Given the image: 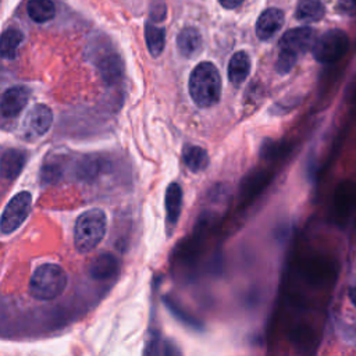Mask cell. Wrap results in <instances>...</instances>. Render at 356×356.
<instances>
[{
  "label": "cell",
  "mask_w": 356,
  "mask_h": 356,
  "mask_svg": "<svg viewBox=\"0 0 356 356\" xmlns=\"http://www.w3.org/2000/svg\"><path fill=\"white\" fill-rule=\"evenodd\" d=\"M182 159L185 165L192 171V172H200L206 170L209 165V154L207 152L196 145H188L184 147L182 152Z\"/></svg>",
  "instance_id": "cell-15"
},
{
  "label": "cell",
  "mask_w": 356,
  "mask_h": 356,
  "mask_svg": "<svg viewBox=\"0 0 356 356\" xmlns=\"http://www.w3.org/2000/svg\"><path fill=\"white\" fill-rule=\"evenodd\" d=\"M107 217L102 209H89L79 214L74 225V245L79 253L92 252L104 238Z\"/></svg>",
  "instance_id": "cell-2"
},
{
  "label": "cell",
  "mask_w": 356,
  "mask_h": 356,
  "mask_svg": "<svg viewBox=\"0 0 356 356\" xmlns=\"http://www.w3.org/2000/svg\"><path fill=\"white\" fill-rule=\"evenodd\" d=\"M250 72V57L246 51H236L228 63V79L234 85H241L246 81Z\"/></svg>",
  "instance_id": "cell-13"
},
{
  "label": "cell",
  "mask_w": 356,
  "mask_h": 356,
  "mask_svg": "<svg viewBox=\"0 0 356 356\" xmlns=\"http://www.w3.org/2000/svg\"><path fill=\"white\" fill-rule=\"evenodd\" d=\"M316 39V31L309 26L289 29L280 39V53L291 56L298 60L299 54H303L313 49Z\"/></svg>",
  "instance_id": "cell-6"
},
{
  "label": "cell",
  "mask_w": 356,
  "mask_h": 356,
  "mask_svg": "<svg viewBox=\"0 0 356 356\" xmlns=\"http://www.w3.org/2000/svg\"><path fill=\"white\" fill-rule=\"evenodd\" d=\"M349 299H350V302L356 306V285L349 289Z\"/></svg>",
  "instance_id": "cell-22"
},
{
  "label": "cell",
  "mask_w": 356,
  "mask_h": 356,
  "mask_svg": "<svg viewBox=\"0 0 356 356\" xmlns=\"http://www.w3.org/2000/svg\"><path fill=\"white\" fill-rule=\"evenodd\" d=\"M348 35L341 29H331L316 39L312 51L317 61L330 64L342 58L343 54L348 51Z\"/></svg>",
  "instance_id": "cell-4"
},
{
  "label": "cell",
  "mask_w": 356,
  "mask_h": 356,
  "mask_svg": "<svg viewBox=\"0 0 356 356\" xmlns=\"http://www.w3.org/2000/svg\"><path fill=\"white\" fill-rule=\"evenodd\" d=\"M26 152L8 147L3 150L0 160V174L4 179H15L26 163Z\"/></svg>",
  "instance_id": "cell-9"
},
{
  "label": "cell",
  "mask_w": 356,
  "mask_h": 356,
  "mask_svg": "<svg viewBox=\"0 0 356 356\" xmlns=\"http://www.w3.org/2000/svg\"><path fill=\"white\" fill-rule=\"evenodd\" d=\"M120 270V263L117 257L111 253H102L95 257L89 266V275L93 280L106 281L117 275Z\"/></svg>",
  "instance_id": "cell-11"
},
{
  "label": "cell",
  "mask_w": 356,
  "mask_h": 356,
  "mask_svg": "<svg viewBox=\"0 0 356 356\" xmlns=\"http://www.w3.org/2000/svg\"><path fill=\"white\" fill-rule=\"evenodd\" d=\"M324 13L321 0H299L295 15L303 22H317L324 17Z\"/></svg>",
  "instance_id": "cell-16"
},
{
  "label": "cell",
  "mask_w": 356,
  "mask_h": 356,
  "mask_svg": "<svg viewBox=\"0 0 356 356\" xmlns=\"http://www.w3.org/2000/svg\"><path fill=\"white\" fill-rule=\"evenodd\" d=\"M220 1V4L222 6V7H225V8H235V7H238L243 0H218Z\"/></svg>",
  "instance_id": "cell-21"
},
{
  "label": "cell",
  "mask_w": 356,
  "mask_h": 356,
  "mask_svg": "<svg viewBox=\"0 0 356 356\" xmlns=\"http://www.w3.org/2000/svg\"><path fill=\"white\" fill-rule=\"evenodd\" d=\"M32 207V195L28 191L18 192L14 195L6 204L1 218H0V231L3 235L13 234L17 231L28 218Z\"/></svg>",
  "instance_id": "cell-5"
},
{
  "label": "cell",
  "mask_w": 356,
  "mask_h": 356,
  "mask_svg": "<svg viewBox=\"0 0 356 356\" xmlns=\"http://www.w3.org/2000/svg\"><path fill=\"white\" fill-rule=\"evenodd\" d=\"M31 92L26 86H13L3 92L0 111L3 118H15L26 107Z\"/></svg>",
  "instance_id": "cell-8"
},
{
  "label": "cell",
  "mask_w": 356,
  "mask_h": 356,
  "mask_svg": "<svg viewBox=\"0 0 356 356\" xmlns=\"http://www.w3.org/2000/svg\"><path fill=\"white\" fill-rule=\"evenodd\" d=\"M68 278L63 267L53 263H44L36 267L29 280V293L38 300H53L58 298Z\"/></svg>",
  "instance_id": "cell-3"
},
{
  "label": "cell",
  "mask_w": 356,
  "mask_h": 356,
  "mask_svg": "<svg viewBox=\"0 0 356 356\" xmlns=\"http://www.w3.org/2000/svg\"><path fill=\"white\" fill-rule=\"evenodd\" d=\"M26 11L35 22H46L54 17L56 7L51 0H28Z\"/></svg>",
  "instance_id": "cell-17"
},
{
  "label": "cell",
  "mask_w": 356,
  "mask_h": 356,
  "mask_svg": "<svg viewBox=\"0 0 356 356\" xmlns=\"http://www.w3.org/2000/svg\"><path fill=\"white\" fill-rule=\"evenodd\" d=\"M177 46L184 57H195L202 49V36L195 28H184L177 38Z\"/></svg>",
  "instance_id": "cell-14"
},
{
  "label": "cell",
  "mask_w": 356,
  "mask_h": 356,
  "mask_svg": "<svg viewBox=\"0 0 356 356\" xmlns=\"http://www.w3.org/2000/svg\"><path fill=\"white\" fill-rule=\"evenodd\" d=\"M22 39H24L22 32L18 31L17 28L6 29L1 35V44H0L3 58H14Z\"/></svg>",
  "instance_id": "cell-19"
},
{
  "label": "cell",
  "mask_w": 356,
  "mask_h": 356,
  "mask_svg": "<svg viewBox=\"0 0 356 356\" xmlns=\"http://www.w3.org/2000/svg\"><path fill=\"white\" fill-rule=\"evenodd\" d=\"M145 38H146L149 51L152 53V56L157 57L164 49V42H165L164 29L152 22H147L145 26Z\"/></svg>",
  "instance_id": "cell-18"
},
{
  "label": "cell",
  "mask_w": 356,
  "mask_h": 356,
  "mask_svg": "<svg viewBox=\"0 0 356 356\" xmlns=\"http://www.w3.org/2000/svg\"><path fill=\"white\" fill-rule=\"evenodd\" d=\"M182 209V188L178 182H171L165 189V220L168 225H175Z\"/></svg>",
  "instance_id": "cell-12"
},
{
  "label": "cell",
  "mask_w": 356,
  "mask_h": 356,
  "mask_svg": "<svg viewBox=\"0 0 356 356\" xmlns=\"http://www.w3.org/2000/svg\"><path fill=\"white\" fill-rule=\"evenodd\" d=\"M53 113L46 104H35L26 113L22 121V135L26 139H36L43 136L51 127Z\"/></svg>",
  "instance_id": "cell-7"
},
{
  "label": "cell",
  "mask_w": 356,
  "mask_h": 356,
  "mask_svg": "<svg viewBox=\"0 0 356 356\" xmlns=\"http://www.w3.org/2000/svg\"><path fill=\"white\" fill-rule=\"evenodd\" d=\"M189 95L197 107L207 108L218 103L221 97V76L213 63H199L191 72Z\"/></svg>",
  "instance_id": "cell-1"
},
{
  "label": "cell",
  "mask_w": 356,
  "mask_h": 356,
  "mask_svg": "<svg viewBox=\"0 0 356 356\" xmlns=\"http://www.w3.org/2000/svg\"><path fill=\"white\" fill-rule=\"evenodd\" d=\"M284 25V13L278 8H267L256 22V35L261 40L273 38Z\"/></svg>",
  "instance_id": "cell-10"
},
{
  "label": "cell",
  "mask_w": 356,
  "mask_h": 356,
  "mask_svg": "<svg viewBox=\"0 0 356 356\" xmlns=\"http://www.w3.org/2000/svg\"><path fill=\"white\" fill-rule=\"evenodd\" d=\"M337 8L345 15H356V0H338Z\"/></svg>",
  "instance_id": "cell-20"
}]
</instances>
